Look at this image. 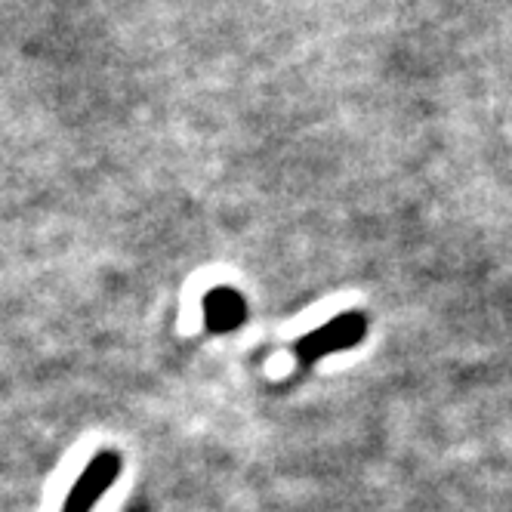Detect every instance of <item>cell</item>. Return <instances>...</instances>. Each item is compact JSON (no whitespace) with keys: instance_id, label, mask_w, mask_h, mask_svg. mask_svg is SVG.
Segmentation results:
<instances>
[{"instance_id":"obj_2","label":"cell","mask_w":512,"mask_h":512,"mask_svg":"<svg viewBox=\"0 0 512 512\" xmlns=\"http://www.w3.org/2000/svg\"><path fill=\"white\" fill-rule=\"evenodd\" d=\"M121 466H124L121 454L112 448L93 454L90 463L84 466V472L78 475V482L71 485V491L62 503V512H90L102 500V494L118 482Z\"/></svg>"},{"instance_id":"obj_3","label":"cell","mask_w":512,"mask_h":512,"mask_svg":"<svg viewBox=\"0 0 512 512\" xmlns=\"http://www.w3.org/2000/svg\"><path fill=\"white\" fill-rule=\"evenodd\" d=\"M244 315H247L244 297L232 287H213L204 297V324L210 331H235L244 321Z\"/></svg>"},{"instance_id":"obj_1","label":"cell","mask_w":512,"mask_h":512,"mask_svg":"<svg viewBox=\"0 0 512 512\" xmlns=\"http://www.w3.org/2000/svg\"><path fill=\"white\" fill-rule=\"evenodd\" d=\"M364 334H368V321H364V315L343 312V315L331 318L327 324H321L318 331H312L303 340H297L294 358L300 361V371H306V368H312L315 361H321L327 355L358 346L364 340Z\"/></svg>"}]
</instances>
